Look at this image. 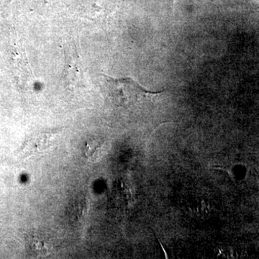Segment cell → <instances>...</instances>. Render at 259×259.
<instances>
[{
	"label": "cell",
	"mask_w": 259,
	"mask_h": 259,
	"mask_svg": "<svg viewBox=\"0 0 259 259\" xmlns=\"http://www.w3.org/2000/svg\"><path fill=\"white\" fill-rule=\"evenodd\" d=\"M27 249L30 254L34 256L41 257L51 254L53 245L49 239L39 235H28L25 238Z\"/></svg>",
	"instance_id": "3"
},
{
	"label": "cell",
	"mask_w": 259,
	"mask_h": 259,
	"mask_svg": "<svg viewBox=\"0 0 259 259\" xmlns=\"http://www.w3.org/2000/svg\"><path fill=\"white\" fill-rule=\"evenodd\" d=\"M59 134L58 131H42L32 136L25 146L27 155L40 153L51 147Z\"/></svg>",
	"instance_id": "2"
},
{
	"label": "cell",
	"mask_w": 259,
	"mask_h": 259,
	"mask_svg": "<svg viewBox=\"0 0 259 259\" xmlns=\"http://www.w3.org/2000/svg\"><path fill=\"white\" fill-rule=\"evenodd\" d=\"M104 79L109 97L117 106L127 107L131 104L144 101L159 93L147 91L131 78L115 79L104 75Z\"/></svg>",
	"instance_id": "1"
}]
</instances>
